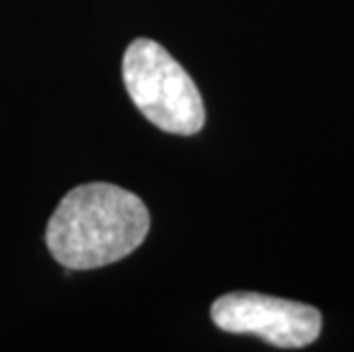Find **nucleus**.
<instances>
[{
    "label": "nucleus",
    "instance_id": "1",
    "mask_svg": "<svg viewBox=\"0 0 354 352\" xmlns=\"http://www.w3.org/2000/svg\"><path fill=\"white\" fill-rule=\"evenodd\" d=\"M151 217L138 194L115 183H85L66 192L46 227V245L69 270L117 263L147 241Z\"/></svg>",
    "mask_w": 354,
    "mask_h": 352
},
{
    "label": "nucleus",
    "instance_id": "2",
    "mask_svg": "<svg viewBox=\"0 0 354 352\" xmlns=\"http://www.w3.org/2000/svg\"><path fill=\"white\" fill-rule=\"evenodd\" d=\"M122 66L128 96L153 126L174 136H194L203 129L206 110L199 87L160 44L135 39Z\"/></svg>",
    "mask_w": 354,
    "mask_h": 352
},
{
    "label": "nucleus",
    "instance_id": "3",
    "mask_svg": "<svg viewBox=\"0 0 354 352\" xmlns=\"http://www.w3.org/2000/svg\"><path fill=\"white\" fill-rule=\"evenodd\" d=\"M213 323L231 334H254L277 348H306L320 336L315 306L261 293H227L210 306Z\"/></svg>",
    "mask_w": 354,
    "mask_h": 352
}]
</instances>
